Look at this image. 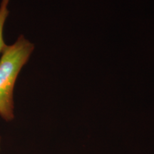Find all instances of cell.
<instances>
[{
    "mask_svg": "<svg viewBox=\"0 0 154 154\" xmlns=\"http://www.w3.org/2000/svg\"><path fill=\"white\" fill-rule=\"evenodd\" d=\"M9 0H2L0 5V53L2 52L6 44L3 38V29L6 19L9 15V10L7 9Z\"/></svg>",
    "mask_w": 154,
    "mask_h": 154,
    "instance_id": "7a4b0ae2",
    "label": "cell"
},
{
    "mask_svg": "<svg viewBox=\"0 0 154 154\" xmlns=\"http://www.w3.org/2000/svg\"><path fill=\"white\" fill-rule=\"evenodd\" d=\"M0 146H1V136H0Z\"/></svg>",
    "mask_w": 154,
    "mask_h": 154,
    "instance_id": "3957f363",
    "label": "cell"
},
{
    "mask_svg": "<svg viewBox=\"0 0 154 154\" xmlns=\"http://www.w3.org/2000/svg\"><path fill=\"white\" fill-rule=\"evenodd\" d=\"M34 46L23 35L11 45H6L0 59V116L6 121L14 118L13 93L15 83Z\"/></svg>",
    "mask_w": 154,
    "mask_h": 154,
    "instance_id": "6da1fadb",
    "label": "cell"
}]
</instances>
